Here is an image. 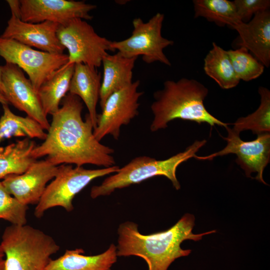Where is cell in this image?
Segmentation results:
<instances>
[{
	"label": "cell",
	"mask_w": 270,
	"mask_h": 270,
	"mask_svg": "<svg viewBox=\"0 0 270 270\" xmlns=\"http://www.w3.org/2000/svg\"><path fill=\"white\" fill-rule=\"evenodd\" d=\"M238 34L237 46L244 47L265 67L270 65V11L256 14L246 23L236 29Z\"/></svg>",
	"instance_id": "16"
},
{
	"label": "cell",
	"mask_w": 270,
	"mask_h": 270,
	"mask_svg": "<svg viewBox=\"0 0 270 270\" xmlns=\"http://www.w3.org/2000/svg\"><path fill=\"white\" fill-rule=\"evenodd\" d=\"M208 92V88L194 79L182 78L177 81H165L162 88L154 94L150 131L165 128L176 119L206 123L212 126H228L230 124L221 122L205 108L204 100Z\"/></svg>",
	"instance_id": "3"
},
{
	"label": "cell",
	"mask_w": 270,
	"mask_h": 270,
	"mask_svg": "<svg viewBox=\"0 0 270 270\" xmlns=\"http://www.w3.org/2000/svg\"><path fill=\"white\" fill-rule=\"evenodd\" d=\"M102 74L96 68L78 63L74 64L68 93L79 97L86 104L94 130L96 126V106L100 100Z\"/></svg>",
	"instance_id": "18"
},
{
	"label": "cell",
	"mask_w": 270,
	"mask_h": 270,
	"mask_svg": "<svg viewBox=\"0 0 270 270\" xmlns=\"http://www.w3.org/2000/svg\"><path fill=\"white\" fill-rule=\"evenodd\" d=\"M227 137L223 138L227 142L222 150L208 156H196L198 160H212L218 156L230 154H235L237 158L236 163L244 171L247 177L251 178V174L256 172L255 178L267 184L263 178V172L270 160V134H258L256 138L251 141H244L240 137V134L227 126Z\"/></svg>",
	"instance_id": "11"
},
{
	"label": "cell",
	"mask_w": 270,
	"mask_h": 270,
	"mask_svg": "<svg viewBox=\"0 0 270 270\" xmlns=\"http://www.w3.org/2000/svg\"><path fill=\"white\" fill-rule=\"evenodd\" d=\"M74 64L64 66L40 86L38 94L45 114H52L60 108L62 100L68 92Z\"/></svg>",
	"instance_id": "20"
},
{
	"label": "cell",
	"mask_w": 270,
	"mask_h": 270,
	"mask_svg": "<svg viewBox=\"0 0 270 270\" xmlns=\"http://www.w3.org/2000/svg\"><path fill=\"white\" fill-rule=\"evenodd\" d=\"M62 106L52 115V121L43 142L36 146L32 156L36 160L46 156L52 164H91L108 168L115 166L114 150L98 141L88 114L84 120L81 99L68 93Z\"/></svg>",
	"instance_id": "1"
},
{
	"label": "cell",
	"mask_w": 270,
	"mask_h": 270,
	"mask_svg": "<svg viewBox=\"0 0 270 270\" xmlns=\"http://www.w3.org/2000/svg\"><path fill=\"white\" fill-rule=\"evenodd\" d=\"M57 36L68 52L66 66L82 63L96 68L102 65L108 51L114 52L110 46L112 41L99 36L82 19L74 18L60 24Z\"/></svg>",
	"instance_id": "8"
},
{
	"label": "cell",
	"mask_w": 270,
	"mask_h": 270,
	"mask_svg": "<svg viewBox=\"0 0 270 270\" xmlns=\"http://www.w3.org/2000/svg\"><path fill=\"white\" fill-rule=\"evenodd\" d=\"M234 70L240 80L248 82L260 76L264 66L244 47L227 50Z\"/></svg>",
	"instance_id": "26"
},
{
	"label": "cell",
	"mask_w": 270,
	"mask_h": 270,
	"mask_svg": "<svg viewBox=\"0 0 270 270\" xmlns=\"http://www.w3.org/2000/svg\"><path fill=\"white\" fill-rule=\"evenodd\" d=\"M164 18V14L160 12L155 14L146 22L140 18H134L131 36L122 40L112 41V48L126 58L142 56V60L148 64L158 62L171 66L164 50L172 46L174 42L162 35Z\"/></svg>",
	"instance_id": "7"
},
{
	"label": "cell",
	"mask_w": 270,
	"mask_h": 270,
	"mask_svg": "<svg viewBox=\"0 0 270 270\" xmlns=\"http://www.w3.org/2000/svg\"><path fill=\"white\" fill-rule=\"evenodd\" d=\"M240 20L248 22L258 12L269 10L270 0H235L233 1Z\"/></svg>",
	"instance_id": "28"
},
{
	"label": "cell",
	"mask_w": 270,
	"mask_h": 270,
	"mask_svg": "<svg viewBox=\"0 0 270 270\" xmlns=\"http://www.w3.org/2000/svg\"><path fill=\"white\" fill-rule=\"evenodd\" d=\"M260 102L258 108L245 117L238 118L232 128L238 133L250 130L254 134L270 132V91L266 88L260 86L258 90Z\"/></svg>",
	"instance_id": "25"
},
{
	"label": "cell",
	"mask_w": 270,
	"mask_h": 270,
	"mask_svg": "<svg viewBox=\"0 0 270 270\" xmlns=\"http://www.w3.org/2000/svg\"><path fill=\"white\" fill-rule=\"evenodd\" d=\"M4 256V250L2 248L1 246H0V261L3 260V258Z\"/></svg>",
	"instance_id": "31"
},
{
	"label": "cell",
	"mask_w": 270,
	"mask_h": 270,
	"mask_svg": "<svg viewBox=\"0 0 270 270\" xmlns=\"http://www.w3.org/2000/svg\"><path fill=\"white\" fill-rule=\"evenodd\" d=\"M3 86L1 80V74H0V92L3 95Z\"/></svg>",
	"instance_id": "33"
},
{
	"label": "cell",
	"mask_w": 270,
	"mask_h": 270,
	"mask_svg": "<svg viewBox=\"0 0 270 270\" xmlns=\"http://www.w3.org/2000/svg\"><path fill=\"white\" fill-rule=\"evenodd\" d=\"M20 19L27 22L48 21L64 24L74 18L90 20L96 6L72 0H20Z\"/></svg>",
	"instance_id": "13"
},
{
	"label": "cell",
	"mask_w": 270,
	"mask_h": 270,
	"mask_svg": "<svg viewBox=\"0 0 270 270\" xmlns=\"http://www.w3.org/2000/svg\"><path fill=\"white\" fill-rule=\"evenodd\" d=\"M0 103L3 104H8V102L6 98L0 92Z\"/></svg>",
	"instance_id": "30"
},
{
	"label": "cell",
	"mask_w": 270,
	"mask_h": 270,
	"mask_svg": "<svg viewBox=\"0 0 270 270\" xmlns=\"http://www.w3.org/2000/svg\"><path fill=\"white\" fill-rule=\"evenodd\" d=\"M194 18L202 17L219 26H228L235 30L243 22L233 2L228 0H194Z\"/></svg>",
	"instance_id": "24"
},
{
	"label": "cell",
	"mask_w": 270,
	"mask_h": 270,
	"mask_svg": "<svg viewBox=\"0 0 270 270\" xmlns=\"http://www.w3.org/2000/svg\"><path fill=\"white\" fill-rule=\"evenodd\" d=\"M58 166L46 159L36 160L24 173L8 176L1 182L20 202L27 206L37 204L48 182L56 176Z\"/></svg>",
	"instance_id": "14"
},
{
	"label": "cell",
	"mask_w": 270,
	"mask_h": 270,
	"mask_svg": "<svg viewBox=\"0 0 270 270\" xmlns=\"http://www.w3.org/2000/svg\"><path fill=\"white\" fill-rule=\"evenodd\" d=\"M194 215L186 214L170 228L150 234H141L134 222H123L118 230L117 256L140 257L147 264L148 270H168L176 258L190 254V250L182 248L184 241H198L204 236L216 232L194 234Z\"/></svg>",
	"instance_id": "2"
},
{
	"label": "cell",
	"mask_w": 270,
	"mask_h": 270,
	"mask_svg": "<svg viewBox=\"0 0 270 270\" xmlns=\"http://www.w3.org/2000/svg\"><path fill=\"white\" fill-rule=\"evenodd\" d=\"M136 59L126 58L118 52L114 54H108L103 58V75L99 100L101 108L110 94L133 82V69Z\"/></svg>",
	"instance_id": "17"
},
{
	"label": "cell",
	"mask_w": 270,
	"mask_h": 270,
	"mask_svg": "<svg viewBox=\"0 0 270 270\" xmlns=\"http://www.w3.org/2000/svg\"><path fill=\"white\" fill-rule=\"evenodd\" d=\"M0 118V142L12 136H26L44 140L47 133L36 120L27 116L22 117L14 114L8 104H3Z\"/></svg>",
	"instance_id": "23"
},
{
	"label": "cell",
	"mask_w": 270,
	"mask_h": 270,
	"mask_svg": "<svg viewBox=\"0 0 270 270\" xmlns=\"http://www.w3.org/2000/svg\"><path fill=\"white\" fill-rule=\"evenodd\" d=\"M12 12V15L20 18V0H6Z\"/></svg>",
	"instance_id": "29"
},
{
	"label": "cell",
	"mask_w": 270,
	"mask_h": 270,
	"mask_svg": "<svg viewBox=\"0 0 270 270\" xmlns=\"http://www.w3.org/2000/svg\"><path fill=\"white\" fill-rule=\"evenodd\" d=\"M139 80L110 94L98 115L96 128L93 130L95 138L100 142L104 136H112L118 140L120 128L127 125L138 115L140 98L143 94L138 90Z\"/></svg>",
	"instance_id": "10"
},
{
	"label": "cell",
	"mask_w": 270,
	"mask_h": 270,
	"mask_svg": "<svg viewBox=\"0 0 270 270\" xmlns=\"http://www.w3.org/2000/svg\"><path fill=\"white\" fill-rule=\"evenodd\" d=\"M28 210V206L12 196L0 182V218L8 220L12 225H26Z\"/></svg>",
	"instance_id": "27"
},
{
	"label": "cell",
	"mask_w": 270,
	"mask_h": 270,
	"mask_svg": "<svg viewBox=\"0 0 270 270\" xmlns=\"http://www.w3.org/2000/svg\"><path fill=\"white\" fill-rule=\"evenodd\" d=\"M0 56L24 71L38 92L41 85L68 62V55L36 50L14 40L0 36Z\"/></svg>",
	"instance_id": "9"
},
{
	"label": "cell",
	"mask_w": 270,
	"mask_h": 270,
	"mask_svg": "<svg viewBox=\"0 0 270 270\" xmlns=\"http://www.w3.org/2000/svg\"><path fill=\"white\" fill-rule=\"evenodd\" d=\"M3 95L10 103L38 122L45 130L50 128L38 92L23 71L17 66L6 62L0 66Z\"/></svg>",
	"instance_id": "12"
},
{
	"label": "cell",
	"mask_w": 270,
	"mask_h": 270,
	"mask_svg": "<svg viewBox=\"0 0 270 270\" xmlns=\"http://www.w3.org/2000/svg\"><path fill=\"white\" fill-rule=\"evenodd\" d=\"M82 248L66 250L64 254L50 262L44 270H112L117 260L116 246L111 244L104 252L85 256Z\"/></svg>",
	"instance_id": "19"
},
{
	"label": "cell",
	"mask_w": 270,
	"mask_h": 270,
	"mask_svg": "<svg viewBox=\"0 0 270 270\" xmlns=\"http://www.w3.org/2000/svg\"><path fill=\"white\" fill-rule=\"evenodd\" d=\"M118 166L99 169H86L82 166L74 167L62 164L58 166L53 180L46 186L44 192L34 210L37 218H42L45 212L54 207L63 208L66 212L74 209V197L92 180L116 172Z\"/></svg>",
	"instance_id": "6"
},
{
	"label": "cell",
	"mask_w": 270,
	"mask_h": 270,
	"mask_svg": "<svg viewBox=\"0 0 270 270\" xmlns=\"http://www.w3.org/2000/svg\"><path fill=\"white\" fill-rule=\"evenodd\" d=\"M26 138L5 146H0V179L10 174L24 173L36 160L32 156L36 146Z\"/></svg>",
	"instance_id": "21"
},
{
	"label": "cell",
	"mask_w": 270,
	"mask_h": 270,
	"mask_svg": "<svg viewBox=\"0 0 270 270\" xmlns=\"http://www.w3.org/2000/svg\"><path fill=\"white\" fill-rule=\"evenodd\" d=\"M0 270H5L4 260L0 261Z\"/></svg>",
	"instance_id": "32"
},
{
	"label": "cell",
	"mask_w": 270,
	"mask_h": 270,
	"mask_svg": "<svg viewBox=\"0 0 270 270\" xmlns=\"http://www.w3.org/2000/svg\"><path fill=\"white\" fill-rule=\"evenodd\" d=\"M204 58V70L222 88L228 90L238 86L240 80L236 75L227 50L216 42Z\"/></svg>",
	"instance_id": "22"
},
{
	"label": "cell",
	"mask_w": 270,
	"mask_h": 270,
	"mask_svg": "<svg viewBox=\"0 0 270 270\" xmlns=\"http://www.w3.org/2000/svg\"><path fill=\"white\" fill-rule=\"evenodd\" d=\"M59 26L58 23L48 21L40 23L24 22L12 15L0 37L14 40L42 51L62 54L65 48L57 36Z\"/></svg>",
	"instance_id": "15"
},
{
	"label": "cell",
	"mask_w": 270,
	"mask_h": 270,
	"mask_svg": "<svg viewBox=\"0 0 270 270\" xmlns=\"http://www.w3.org/2000/svg\"><path fill=\"white\" fill-rule=\"evenodd\" d=\"M0 246L5 270H44L60 248L51 236L26 224L7 226Z\"/></svg>",
	"instance_id": "5"
},
{
	"label": "cell",
	"mask_w": 270,
	"mask_h": 270,
	"mask_svg": "<svg viewBox=\"0 0 270 270\" xmlns=\"http://www.w3.org/2000/svg\"><path fill=\"white\" fill-rule=\"evenodd\" d=\"M206 142V140H196L184 151L167 159L157 160L155 158L142 156L132 159L114 174L107 177L98 186H93L90 192L92 198L108 196L117 189L139 184L156 176H164L169 179L174 188L178 190L180 185L176 176L180 164L192 158Z\"/></svg>",
	"instance_id": "4"
}]
</instances>
